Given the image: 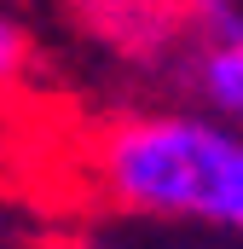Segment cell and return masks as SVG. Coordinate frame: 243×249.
I'll use <instances>...</instances> for the list:
<instances>
[{"label": "cell", "mask_w": 243, "mask_h": 249, "mask_svg": "<svg viewBox=\"0 0 243 249\" xmlns=\"http://www.w3.org/2000/svg\"><path fill=\"white\" fill-rule=\"evenodd\" d=\"M104 180L139 214L243 232V133L208 116H145L110 133Z\"/></svg>", "instance_id": "6da1fadb"}, {"label": "cell", "mask_w": 243, "mask_h": 249, "mask_svg": "<svg viewBox=\"0 0 243 249\" xmlns=\"http://www.w3.org/2000/svg\"><path fill=\"white\" fill-rule=\"evenodd\" d=\"M197 93L214 116L243 122V35L238 41H208V53L197 58Z\"/></svg>", "instance_id": "7a4b0ae2"}, {"label": "cell", "mask_w": 243, "mask_h": 249, "mask_svg": "<svg viewBox=\"0 0 243 249\" xmlns=\"http://www.w3.org/2000/svg\"><path fill=\"white\" fill-rule=\"evenodd\" d=\"M23 64H29V35L12 12H0V93L23 75Z\"/></svg>", "instance_id": "3957f363"}]
</instances>
